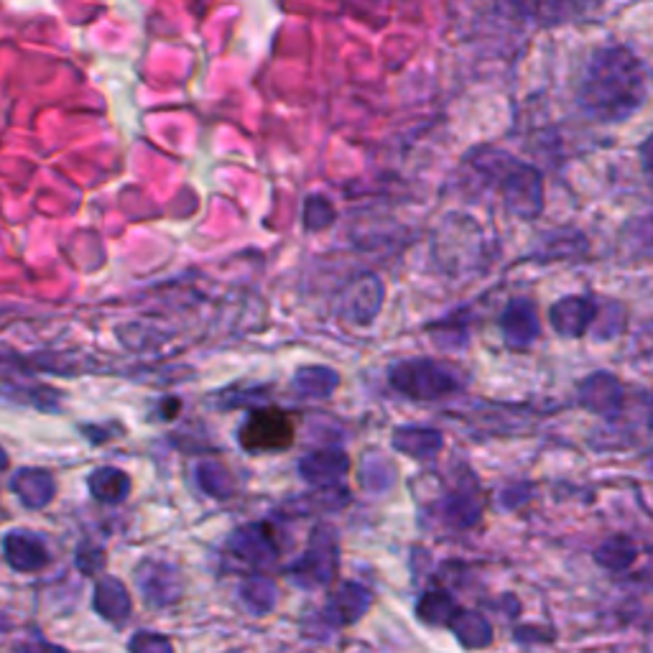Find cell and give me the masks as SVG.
Returning <instances> with one entry per match:
<instances>
[{"label": "cell", "instance_id": "19", "mask_svg": "<svg viewBox=\"0 0 653 653\" xmlns=\"http://www.w3.org/2000/svg\"><path fill=\"white\" fill-rule=\"evenodd\" d=\"M21 653H65V651H57V649H51V646H44V643H36V646L21 649Z\"/></svg>", "mask_w": 653, "mask_h": 653}, {"label": "cell", "instance_id": "3", "mask_svg": "<svg viewBox=\"0 0 653 653\" xmlns=\"http://www.w3.org/2000/svg\"><path fill=\"white\" fill-rule=\"evenodd\" d=\"M488 161L490 174H495V184L501 190L505 207L520 220L539 217L543 213V179L539 169L513 157H497V153H493Z\"/></svg>", "mask_w": 653, "mask_h": 653}, {"label": "cell", "instance_id": "6", "mask_svg": "<svg viewBox=\"0 0 653 653\" xmlns=\"http://www.w3.org/2000/svg\"><path fill=\"white\" fill-rule=\"evenodd\" d=\"M383 307V282L376 274H363L347 284L342 294V317L350 324L368 326Z\"/></svg>", "mask_w": 653, "mask_h": 653}, {"label": "cell", "instance_id": "10", "mask_svg": "<svg viewBox=\"0 0 653 653\" xmlns=\"http://www.w3.org/2000/svg\"><path fill=\"white\" fill-rule=\"evenodd\" d=\"M54 488H57V483H54L51 472L42 468H23L11 478V490L15 497L31 511L49 505L54 497Z\"/></svg>", "mask_w": 653, "mask_h": 653}, {"label": "cell", "instance_id": "5", "mask_svg": "<svg viewBox=\"0 0 653 653\" xmlns=\"http://www.w3.org/2000/svg\"><path fill=\"white\" fill-rule=\"evenodd\" d=\"M597 317H600V305L589 294H574V297H562L549 309V322L557 334L562 337L580 340L593 330Z\"/></svg>", "mask_w": 653, "mask_h": 653}, {"label": "cell", "instance_id": "17", "mask_svg": "<svg viewBox=\"0 0 653 653\" xmlns=\"http://www.w3.org/2000/svg\"><path fill=\"white\" fill-rule=\"evenodd\" d=\"M130 651L134 653H159V651H171V649L163 639H153V635H136V639L130 641Z\"/></svg>", "mask_w": 653, "mask_h": 653}, {"label": "cell", "instance_id": "4", "mask_svg": "<svg viewBox=\"0 0 653 653\" xmlns=\"http://www.w3.org/2000/svg\"><path fill=\"white\" fill-rule=\"evenodd\" d=\"M238 439L248 452H282L294 442V422L282 409H255L240 426Z\"/></svg>", "mask_w": 653, "mask_h": 653}, {"label": "cell", "instance_id": "7", "mask_svg": "<svg viewBox=\"0 0 653 653\" xmlns=\"http://www.w3.org/2000/svg\"><path fill=\"white\" fill-rule=\"evenodd\" d=\"M497 324H501L505 345L513 350H528L541 334L539 312H536L534 301L526 297L511 299L508 305L503 307Z\"/></svg>", "mask_w": 653, "mask_h": 653}, {"label": "cell", "instance_id": "14", "mask_svg": "<svg viewBox=\"0 0 653 653\" xmlns=\"http://www.w3.org/2000/svg\"><path fill=\"white\" fill-rule=\"evenodd\" d=\"M442 437L434 429H401L396 434V447L416 457H429L439 449Z\"/></svg>", "mask_w": 653, "mask_h": 653}, {"label": "cell", "instance_id": "13", "mask_svg": "<svg viewBox=\"0 0 653 653\" xmlns=\"http://www.w3.org/2000/svg\"><path fill=\"white\" fill-rule=\"evenodd\" d=\"M128 488H130L128 476L115 468H100L98 472H92L90 476L92 495L103 503H121L123 497L128 495Z\"/></svg>", "mask_w": 653, "mask_h": 653}, {"label": "cell", "instance_id": "1", "mask_svg": "<svg viewBox=\"0 0 653 653\" xmlns=\"http://www.w3.org/2000/svg\"><path fill=\"white\" fill-rule=\"evenodd\" d=\"M649 103V67L631 46H603L587 61L577 88L580 111L612 126L633 118Z\"/></svg>", "mask_w": 653, "mask_h": 653}, {"label": "cell", "instance_id": "2", "mask_svg": "<svg viewBox=\"0 0 653 653\" xmlns=\"http://www.w3.org/2000/svg\"><path fill=\"white\" fill-rule=\"evenodd\" d=\"M388 380L396 391L416 401H439L462 388V373L455 365L432 360V357L396 363L388 373Z\"/></svg>", "mask_w": 653, "mask_h": 653}, {"label": "cell", "instance_id": "8", "mask_svg": "<svg viewBox=\"0 0 653 653\" xmlns=\"http://www.w3.org/2000/svg\"><path fill=\"white\" fill-rule=\"evenodd\" d=\"M3 557L15 572H38L49 564L44 541L34 534L11 531L3 539Z\"/></svg>", "mask_w": 653, "mask_h": 653}, {"label": "cell", "instance_id": "18", "mask_svg": "<svg viewBox=\"0 0 653 653\" xmlns=\"http://www.w3.org/2000/svg\"><path fill=\"white\" fill-rule=\"evenodd\" d=\"M21 370V357L13 353H0V378H11Z\"/></svg>", "mask_w": 653, "mask_h": 653}, {"label": "cell", "instance_id": "11", "mask_svg": "<svg viewBox=\"0 0 653 653\" xmlns=\"http://www.w3.org/2000/svg\"><path fill=\"white\" fill-rule=\"evenodd\" d=\"M95 608L107 620H123L130 612V597L118 580H103L95 593Z\"/></svg>", "mask_w": 653, "mask_h": 653}, {"label": "cell", "instance_id": "9", "mask_svg": "<svg viewBox=\"0 0 653 653\" xmlns=\"http://www.w3.org/2000/svg\"><path fill=\"white\" fill-rule=\"evenodd\" d=\"M580 401L597 414H612L623 406V386L610 373H595L580 386Z\"/></svg>", "mask_w": 653, "mask_h": 653}, {"label": "cell", "instance_id": "15", "mask_svg": "<svg viewBox=\"0 0 653 653\" xmlns=\"http://www.w3.org/2000/svg\"><path fill=\"white\" fill-rule=\"evenodd\" d=\"M347 468L345 455L340 452H320L312 455L309 460L301 462V470H305V478L309 480H337Z\"/></svg>", "mask_w": 653, "mask_h": 653}, {"label": "cell", "instance_id": "20", "mask_svg": "<svg viewBox=\"0 0 653 653\" xmlns=\"http://www.w3.org/2000/svg\"><path fill=\"white\" fill-rule=\"evenodd\" d=\"M8 462H11V460H8V452L3 447H0V472L8 470Z\"/></svg>", "mask_w": 653, "mask_h": 653}, {"label": "cell", "instance_id": "12", "mask_svg": "<svg viewBox=\"0 0 653 653\" xmlns=\"http://www.w3.org/2000/svg\"><path fill=\"white\" fill-rule=\"evenodd\" d=\"M340 383V376L330 368H322V365H309V368H301L294 378V388L301 396H309V399H324L330 396Z\"/></svg>", "mask_w": 653, "mask_h": 653}, {"label": "cell", "instance_id": "16", "mask_svg": "<svg viewBox=\"0 0 653 653\" xmlns=\"http://www.w3.org/2000/svg\"><path fill=\"white\" fill-rule=\"evenodd\" d=\"M334 220H337V213H334L330 199L322 197V194H312V197H307V202H305V228L309 232L326 230Z\"/></svg>", "mask_w": 653, "mask_h": 653}]
</instances>
